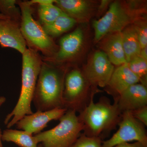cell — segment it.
Masks as SVG:
<instances>
[{
	"instance_id": "29",
	"label": "cell",
	"mask_w": 147,
	"mask_h": 147,
	"mask_svg": "<svg viewBox=\"0 0 147 147\" xmlns=\"http://www.w3.org/2000/svg\"><path fill=\"white\" fill-rule=\"evenodd\" d=\"M140 56L146 61H147V46L141 49Z\"/></svg>"
},
{
	"instance_id": "10",
	"label": "cell",
	"mask_w": 147,
	"mask_h": 147,
	"mask_svg": "<svg viewBox=\"0 0 147 147\" xmlns=\"http://www.w3.org/2000/svg\"><path fill=\"white\" fill-rule=\"evenodd\" d=\"M67 110L64 108H57L48 111H36L18 121L16 124V128L34 135L38 134L50 121L59 120Z\"/></svg>"
},
{
	"instance_id": "20",
	"label": "cell",
	"mask_w": 147,
	"mask_h": 147,
	"mask_svg": "<svg viewBox=\"0 0 147 147\" xmlns=\"http://www.w3.org/2000/svg\"><path fill=\"white\" fill-rule=\"evenodd\" d=\"M38 12L42 26L52 24L63 13L55 4L38 5Z\"/></svg>"
},
{
	"instance_id": "12",
	"label": "cell",
	"mask_w": 147,
	"mask_h": 147,
	"mask_svg": "<svg viewBox=\"0 0 147 147\" xmlns=\"http://www.w3.org/2000/svg\"><path fill=\"white\" fill-rule=\"evenodd\" d=\"M140 83L138 77L130 70L127 63L115 69L108 85L105 87L108 94L116 101L121 94L134 84Z\"/></svg>"
},
{
	"instance_id": "22",
	"label": "cell",
	"mask_w": 147,
	"mask_h": 147,
	"mask_svg": "<svg viewBox=\"0 0 147 147\" xmlns=\"http://www.w3.org/2000/svg\"><path fill=\"white\" fill-rule=\"evenodd\" d=\"M17 2L15 0H0V13L20 24L21 12L16 7Z\"/></svg>"
},
{
	"instance_id": "5",
	"label": "cell",
	"mask_w": 147,
	"mask_h": 147,
	"mask_svg": "<svg viewBox=\"0 0 147 147\" xmlns=\"http://www.w3.org/2000/svg\"><path fill=\"white\" fill-rule=\"evenodd\" d=\"M20 7L21 33L29 48L40 51L46 57L55 55L56 46L52 38L47 34L42 25L33 17L34 9L30 1L17 2Z\"/></svg>"
},
{
	"instance_id": "30",
	"label": "cell",
	"mask_w": 147,
	"mask_h": 147,
	"mask_svg": "<svg viewBox=\"0 0 147 147\" xmlns=\"http://www.w3.org/2000/svg\"><path fill=\"white\" fill-rule=\"evenodd\" d=\"M6 98L5 97L3 96H0V108L5 102Z\"/></svg>"
},
{
	"instance_id": "9",
	"label": "cell",
	"mask_w": 147,
	"mask_h": 147,
	"mask_svg": "<svg viewBox=\"0 0 147 147\" xmlns=\"http://www.w3.org/2000/svg\"><path fill=\"white\" fill-rule=\"evenodd\" d=\"M115 70L114 65L102 51L94 53L83 72L92 87L105 88Z\"/></svg>"
},
{
	"instance_id": "3",
	"label": "cell",
	"mask_w": 147,
	"mask_h": 147,
	"mask_svg": "<svg viewBox=\"0 0 147 147\" xmlns=\"http://www.w3.org/2000/svg\"><path fill=\"white\" fill-rule=\"evenodd\" d=\"M65 72L42 61L32 100L37 111L64 108L62 96Z\"/></svg>"
},
{
	"instance_id": "8",
	"label": "cell",
	"mask_w": 147,
	"mask_h": 147,
	"mask_svg": "<svg viewBox=\"0 0 147 147\" xmlns=\"http://www.w3.org/2000/svg\"><path fill=\"white\" fill-rule=\"evenodd\" d=\"M118 130L108 140L102 141V147H114L132 141L139 142L147 147L146 126L134 118L130 111L123 112L118 124Z\"/></svg>"
},
{
	"instance_id": "24",
	"label": "cell",
	"mask_w": 147,
	"mask_h": 147,
	"mask_svg": "<svg viewBox=\"0 0 147 147\" xmlns=\"http://www.w3.org/2000/svg\"><path fill=\"white\" fill-rule=\"evenodd\" d=\"M102 142L98 137H88L83 133L70 147H102Z\"/></svg>"
},
{
	"instance_id": "32",
	"label": "cell",
	"mask_w": 147,
	"mask_h": 147,
	"mask_svg": "<svg viewBox=\"0 0 147 147\" xmlns=\"http://www.w3.org/2000/svg\"><path fill=\"white\" fill-rule=\"evenodd\" d=\"M0 19H9V18H8V17H7V16H5V15H3V14H1V13H0Z\"/></svg>"
},
{
	"instance_id": "4",
	"label": "cell",
	"mask_w": 147,
	"mask_h": 147,
	"mask_svg": "<svg viewBox=\"0 0 147 147\" xmlns=\"http://www.w3.org/2000/svg\"><path fill=\"white\" fill-rule=\"evenodd\" d=\"M143 14L134 2H113L105 15L93 22L95 41L99 42L110 34L121 32Z\"/></svg>"
},
{
	"instance_id": "7",
	"label": "cell",
	"mask_w": 147,
	"mask_h": 147,
	"mask_svg": "<svg viewBox=\"0 0 147 147\" xmlns=\"http://www.w3.org/2000/svg\"><path fill=\"white\" fill-rule=\"evenodd\" d=\"M97 92L82 71L77 69L66 71L62 96L64 108L81 113L94 99Z\"/></svg>"
},
{
	"instance_id": "2",
	"label": "cell",
	"mask_w": 147,
	"mask_h": 147,
	"mask_svg": "<svg viewBox=\"0 0 147 147\" xmlns=\"http://www.w3.org/2000/svg\"><path fill=\"white\" fill-rule=\"evenodd\" d=\"M121 114L117 102L112 104L109 98L102 96L96 102L92 100L78 116L85 135L102 140L117 128Z\"/></svg>"
},
{
	"instance_id": "14",
	"label": "cell",
	"mask_w": 147,
	"mask_h": 147,
	"mask_svg": "<svg viewBox=\"0 0 147 147\" xmlns=\"http://www.w3.org/2000/svg\"><path fill=\"white\" fill-rule=\"evenodd\" d=\"M84 32L80 28L64 36L60 40L59 48L54 56L55 60L64 61L76 56L83 45Z\"/></svg>"
},
{
	"instance_id": "1",
	"label": "cell",
	"mask_w": 147,
	"mask_h": 147,
	"mask_svg": "<svg viewBox=\"0 0 147 147\" xmlns=\"http://www.w3.org/2000/svg\"><path fill=\"white\" fill-rule=\"evenodd\" d=\"M42 61L38 52L27 48L22 54V85L16 105L5 119L7 129L16 125L25 116L32 114V102Z\"/></svg>"
},
{
	"instance_id": "28",
	"label": "cell",
	"mask_w": 147,
	"mask_h": 147,
	"mask_svg": "<svg viewBox=\"0 0 147 147\" xmlns=\"http://www.w3.org/2000/svg\"><path fill=\"white\" fill-rule=\"evenodd\" d=\"M55 1L54 0H32L30 2L32 5L36 4L38 5H41L53 4H55Z\"/></svg>"
},
{
	"instance_id": "25",
	"label": "cell",
	"mask_w": 147,
	"mask_h": 147,
	"mask_svg": "<svg viewBox=\"0 0 147 147\" xmlns=\"http://www.w3.org/2000/svg\"><path fill=\"white\" fill-rule=\"evenodd\" d=\"M130 112L134 118L147 126V106Z\"/></svg>"
},
{
	"instance_id": "27",
	"label": "cell",
	"mask_w": 147,
	"mask_h": 147,
	"mask_svg": "<svg viewBox=\"0 0 147 147\" xmlns=\"http://www.w3.org/2000/svg\"><path fill=\"white\" fill-rule=\"evenodd\" d=\"M111 1L108 0H102L100 2V4L99 5L98 7V14H100L102 13L108 7L109 5H110Z\"/></svg>"
},
{
	"instance_id": "31",
	"label": "cell",
	"mask_w": 147,
	"mask_h": 147,
	"mask_svg": "<svg viewBox=\"0 0 147 147\" xmlns=\"http://www.w3.org/2000/svg\"><path fill=\"white\" fill-rule=\"evenodd\" d=\"M2 132L1 131V129L0 128V147H3L2 144Z\"/></svg>"
},
{
	"instance_id": "33",
	"label": "cell",
	"mask_w": 147,
	"mask_h": 147,
	"mask_svg": "<svg viewBox=\"0 0 147 147\" xmlns=\"http://www.w3.org/2000/svg\"><path fill=\"white\" fill-rule=\"evenodd\" d=\"M38 147H43L42 146V145L41 144H39V145H38Z\"/></svg>"
},
{
	"instance_id": "23",
	"label": "cell",
	"mask_w": 147,
	"mask_h": 147,
	"mask_svg": "<svg viewBox=\"0 0 147 147\" xmlns=\"http://www.w3.org/2000/svg\"><path fill=\"white\" fill-rule=\"evenodd\" d=\"M137 33L141 48L147 46V23L144 16L138 17L132 24Z\"/></svg>"
},
{
	"instance_id": "11",
	"label": "cell",
	"mask_w": 147,
	"mask_h": 147,
	"mask_svg": "<svg viewBox=\"0 0 147 147\" xmlns=\"http://www.w3.org/2000/svg\"><path fill=\"white\" fill-rule=\"evenodd\" d=\"M19 24L11 19H0V45L3 48H13L22 55L27 44Z\"/></svg>"
},
{
	"instance_id": "18",
	"label": "cell",
	"mask_w": 147,
	"mask_h": 147,
	"mask_svg": "<svg viewBox=\"0 0 147 147\" xmlns=\"http://www.w3.org/2000/svg\"><path fill=\"white\" fill-rule=\"evenodd\" d=\"M2 140L13 142L20 147H38L39 144L32 134L24 130L10 129L3 131Z\"/></svg>"
},
{
	"instance_id": "17",
	"label": "cell",
	"mask_w": 147,
	"mask_h": 147,
	"mask_svg": "<svg viewBox=\"0 0 147 147\" xmlns=\"http://www.w3.org/2000/svg\"><path fill=\"white\" fill-rule=\"evenodd\" d=\"M121 32L123 46L127 63L133 58L140 56L142 48L132 24L125 28Z\"/></svg>"
},
{
	"instance_id": "16",
	"label": "cell",
	"mask_w": 147,
	"mask_h": 147,
	"mask_svg": "<svg viewBox=\"0 0 147 147\" xmlns=\"http://www.w3.org/2000/svg\"><path fill=\"white\" fill-rule=\"evenodd\" d=\"M55 4L63 12L76 21H85L90 18L92 10L90 1L85 0H57Z\"/></svg>"
},
{
	"instance_id": "26",
	"label": "cell",
	"mask_w": 147,
	"mask_h": 147,
	"mask_svg": "<svg viewBox=\"0 0 147 147\" xmlns=\"http://www.w3.org/2000/svg\"><path fill=\"white\" fill-rule=\"evenodd\" d=\"M114 147H145L142 143L136 142L133 143H124L117 145Z\"/></svg>"
},
{
	"instance_id": "19",
	"label": "cell",
	"mask_w": 147,
	"mask_h": 147,
	"mask_svg": "<svg viewBox=\"0 0 147 147\" xmlns=\"http://www.w3.org/2000/svg\"><path fill=\"white\" fill-rule=\"evenodd\" d=\"M77 22L63 11L53 23L42 26L47 34L52 38L59 36L68 31L75 26Z\"/></svg>"
},
{
	"instance_id": "6",
	"label": "cell",
	"mask_w": 147,
	"mask_h": 147,
	"mask_svg": "<svg viewBox=\"0 0 147 147\" xmlns=\"http://www.w3.org/2000/svg\"><path fill=\"white\" fill-rule=\"evenodd\" d=\"M54 128L34 135L43 147H70L83 130V125L74 110H67Z\"/></svg>"
},
{
	"instance_id": "21",
	"label": "cell",
	"mask_w": 147,
	"mask_h": 147,
	"mask_svg": "<svg viewBox=\"0 0 147 147\" xmlns=\"http://www.w3.org/2000/svg\"><path fill=\"white\" fill-rule=\"evenodd\" d=\"M130 70L139 78L140 83L147 86V61L137 56L127 63Z\"/></svg>"
},
{
	"instance_id": "15",
	"label": "cell",
	"mask_w": 147,
	"mask_h": 147,
	"mask_svg": "<svg viewBox=\"0 0 147 147\" xmlns=\"http://www.w3.org/2000/svg\"><path fill=\"white\" fill-rule=\"evenodd\" d=\"M100 48L114 65L127 63L124 51L121 32H117L105 36L100 40Z\"/></svg>"
},
{
	"instance_id": "13",
	"label": "cell",
	"mask_w": 147,
	"mask_h": 147,
	"mask_svg": "<svg viewBox=\"0 0 147 147\" xmlns=\"http://www.w3.org/2000/svg\"><path fill=\"white\" fill-rule=\"evenodd\" d=\"M147 87L140 83L131 85L123 92L114 102H117L122 113L147 106Z\"/></svg>"
}]
</instances>
